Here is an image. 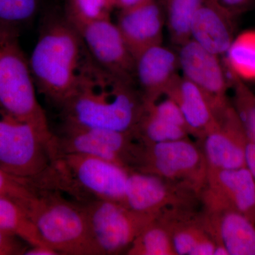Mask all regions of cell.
<instances>
[{"instance_id":"cell-22","label":"cell","mask_w":255,"mask_h":255,"mask_svg":"<svg viewBox=\"0 0 255 255\" xmlns=\"http://www.w3.org/2000/svg\"><path fill=\"white\" fill-rule=\"evenodd\" d=\"M41 5V0H0V30L19 36L36 18Z\"/></svg>"},{"instance_id":"cell-20","label":"cell","mask_w":255,"mask_h":255,"mask_svg":"<svg viewBox=\"0 0 255 255\" xmlns=\"http://www.w3.org/2000/svg\"><path fill=\"white\" fill-rule=\"evenodd\" d=\"M0 228L14 233L29 246H48L38 234L26 210L2 196H0Z\"/></svg>"},{"instance_id":"cell-18","label":"cell","mask_w":255,"mask_h":255,"mask_svg":"<svg viewBox=\"0 0 255 255\" xmlns=\"http://www.w3.org/2000/svg\"><path fill=\"white\" fill-rule=\"evenodd\" d=\"M217 213V243L229 255H255V223L234 210Z\"/></svg>"},{"instance_id":"cell-9","label":"cell","mask_w":255,"mask_h":255,"mask_svg":"<svg viewBox=\"0 0 255 255\" xmlns=\"http://www.w3.org/2000/svg\"><path fill=\"white\" fill-rule=\"evenodd\" d=\"M74 26L96 63L111 73L135 83L134 57L111 18Z\"/></svg>"},{"instance_id":"cell-27","label":"cell","mask_w":255,"mask_h":255,"mask_svg":"<svg viewBox=\"0 0 255 255\" xmlns=\"http://www.w3.org/2000/svg\"><path fill=\"white\" fill-rule=\"evenodd\" d=\"M35 195L36 191L28 183L0 169V196L17 203L25 209Z\"/></svg>"},{"instance_id":"cell-10","label":"cell","mask_w":255,"mask_h":255,"mask_svg":"<svg viewBox=\"0 0 255 255\" xmlns=\"http://www.w3.org/2000/svg\"><path fill=\"white\" fill-rule=\"evenodd\" d=\"M178 47V60L182 76L205 94L214 111L228 103L230 84L220 56L191 39Z\"/></svg>"},{"instance_id":"cell-6","label":"cell","mask_w":255,"mask_h":255,"mask_svg":"<svg viewBox=\"0 0 255 255\" xmlns=\"http://www.w3.org/2000/svg\"><path fill=\"white\" fill-rule=\"evenodd\" d=\"M18 35L0 30V107L52 135Z\"/></svg>"},{"instance_id":"cell-23","label":"cell","mask_w":255,"mask_h":255,"mask_svg":"<svg viewBox=\"0 0 255 255\" xmlns=\"http://www.w3.org/2000/svg\"><path fill=\"white\" fill-rule=\"evenodd\" d=\"M187 133L185 128L157 118L144 110L134 135L145 143L153 144L187 139Z\"/></svg>"},{"instance_id":"cell-32","label":"cell","mask_w":255,"mask_h":255,"mask_svg":"<svg viewBox=\"0 0 255 255\" xmlns=\"http://www.w3.org/2000/svg\"><path fill=\"white\" fill-rule=\"evenodd\" d=\"M59 253L53 248L43 246H29L23 255H58Z\"/></svg>"},{"instance_id":"cell-11","label":"cell","mask_w":255,"mask_h":255,"mask_svg":"<svg viewBox=\"0 0 255 255\" xmlns=\"http://www.w3.org/2000/svg\"><path fill=\"white\" fill-rule=\"evenodd\" d=\"M202 159L195 145L181 139L141 147L137 165L140 172L150 170L169 179H187L201 172Z\"/></svg>"},{"instance_id":"cell-14","label":"cell","mask_w":255,"mask_h":255,"mask_svg":"<svg viewBox=\"0 0 255 255\" xmlns=\"http://www.w3.org/2000/svg\"><path fill=\"white\" fill-rule=\"evenodd\" d=\"M116 24L134 58L147 48L162 44L164 17L157 0L121 10Z\"/></svg>"},{"instance_id":"cell-25","label":"cell","mask_w":255,"mask_h":255,"mask_svg":"<svg viewBox=\"0 0 255 255\" xmlns=\"http://www.w3.org/2000/svg\"><path fill=\"white\" fill-rule=\"evenodd\" d=\"M128 255H175L170 235L164 228L152 225L144 228L128 248Z\"/></svg>"},{"instance_id":"cell-33","label":"cell","mask_w":255,"mask_h":255,"mask_svg":"<svg viewBox=\"0 0 255 255\" xmlns=\"http://www.w3.org/2000/svg\"><path fill=\"white\" fill-rule=\"evenodd\" d=\"M114 9L124 10L130 9L137 5L145 2L147 0H112Z\"/></svg>"},{"instance_id":"cell-7","label":"cell","mask_w":255,"mask_h":255,"mask_svg":"<svg viewBox=\"0 0 255 255\" xmlns=\"http://www.w3.org/2000/svg\"><path fill=\"white\" fill-rule=\"evenodd\" d=\"M81 204L101 255L119 254L130 248L153 221L154 216L132 211L115 201L92 199Z\"/></svg>"},{"instance_id":"cell-34","label":"cell","mask_w":255,"mask_h":255,"mask_svg":"<svg viewBox=\"0 0 255 255\" xmlns=\"http://www.w3.org/2000/svg\"><path fill=\"white\" fill-rule=\"evenodd\" d=\"M214 255H229V253L226 248L219 243H217L215 248Z\"/></svg>"},{"instance_id":"cell-8","label":"cell","mask_w":255,"mask_h":255,"mask_svg":"<svg viewBox=\"0 0 255 255\" xmlns=\"http://www.w3.org/2000/svg\"><path fill=\"white\" fill-rule=\"evenodd\" d=\"M134 138L136 137L132 132L64 126L61 133L54 134L55 157L63 154H82L129 169L130 164H137L141 149L133 144Z\"/></svg>"},{"instance_id":"cell-12","label":"cell","mask_w":255,"mask_h":255,"mask_svg":"<svg viewBox=\"0 0 255 255\" xmlns=\"http://www.w3.org/2000/svg\"><path fill=\"white\" fill-rule=\"evenodd\" d=\"M209 204L219 211L234 210L255 223V181L247 167L209 169Z\"/></svg>"},{"instance_id":"cell-28","label":"cell","mask_w":255,"mask_h":255,"mask_svg":"<svg viewBox=\"0 0 255 255\" xmlns=\"http://www.w3.org/2000/svg\"><path fill=\"white\" fill-rule=\"evenodd\" d=\"M170 237L175 255H193L200 242L206 236L196 228L188 226L178 228Z\"/></svg>"},{"instance_id":"cell-13","label":"cell","mask_w":255,"mask_h":255,"mask_svg":"<svg viewBox=\"0 0 255 255\" xmlns=\"http://www.w3.org/2000/svg\"><path fill=\"white\" fill-rule=\"evenodd\" d=\"M179 69L177 53L162 44L147 48L134 58V81L145 105L165 95Z\"/></svg>"},{"instance_id":"cell-30","label":"cell","mask_w":255,"mask_h":255,"mask_svg":"<svg viewBox=\"0 0 255 255\" xmlns=\"http://www.w3.org/2000/svg\"><path fill=\"white\" fill-rule=\"evenodd\" d=\"M216 4L236 16L251 9L255 0H213Z\"/></svg>"},{"instance_id":"cell-21","label":"cell","mask_w":255,"mask_h":255,"mask_svg":"<svg viewBox=\"0 0 255 255\" xmlns=\"http://www.w3.org/2000/svg\"><path fill=\"white\" fill-rule=\"evenodd\" d=\"M205 0H164L171 41L179 46L190 39L191 20Z\"/></svg>"},{"instance_id":"cell-16","label":"cell","mask_w":255,"mask_h":255,"mask_svg":"<svg viewBox=\"0 0 255 255\" xmlns=\"http://www.w3.org/2000/svg\"><path fill=\"white\" fill-rule=\"evenodd\" d=\"M177 104L189 132L205 135L217 125L214 111L200 89L178 75L165 94Z\"/></svg>"},{"instance_id":"cell-26","label":"cell","mask_w":255,"mask_h":255,"mask_svg":"<svg viewBox=\"0 0 255 255\" xmlns=\"http://www.w3.org/2000/svg\"><path fill=\"white\" fill-rule=\"evenodd\" d=\"M112 0H66L64 14L74 26L111 18Z\"/></svg>"},{"instance_id":"cell-29","label":"cell","mask_w":255,"mask_h":255,"mask_svg":"<svg viewBox=\"0 0 255 255\" xmlns=\"http://www.w3.org/2000/svg\"><path fill=\"white\" fill-rule=\"evenodd\" d=\"M28 246L16 235L0 228V255H24Z\"/></svg>"},{"instance_id":"cell-4","label":"cell","mask_w":255,"mask_h":255,"mask_svg":"<svg viewBox=\"0 0 255 255\" xmlns=\"http://www.w3.org/2000/svg\"><path fill=\"white\" fill-rule=\"evenodd\" d=\"M35 190L25 210L47 246L59 255H101L81 203L60 191Z\"/></svg>"},{"instance_id":"cell-17","label":"cell","mask_w":255,"mask_h":255,"mask_svg":"<svg viewBox=\"0 0 255 255\" xmlns=\"http://www.w3.org/2000/svg\"><path fill=\"white\" fill-rule=\"evenodd\" d=\"M167 185L157 176L130 170L125 192V206L140 214L154 216L169 201Z\"/></svg>"},{"instance_id":"cell-3","label":"cell","mask_w":255,"mask_h":255,"mask_svg":"<svg viewBox=\"0 0 255 255\" xmlns=\"http://www.w3.org/2000/svg\"><path fill=\"white\" fill-rule=\"evenodd\" d=\"M129 172L98 157L63 154L55 157L42 183L46 189L67 193L79 203L105 199L125 206Z\"/></svg>"},{"instance_id":"cell-31","label":"cell","mask_w":255,"mask_h":255,"mask_svg":"<svg viewBox=\"0 0 255 255\" xmlns=\"http://www.w3.org/2000/svg\"><path fill=\"white\" fill-rule=\"evenodd\" d=\"M246 166L255 181V142L247 140L246 144Z\"/></svg>"},{"instance_id":"cell-35","label":"cell","mask_w":255,"mask_h":255,"mask_svg":"<svg viewBox=\"0 0 255 255\" xmlns=\"http://www.w3.org/2000/svg\"><path fill=\"white\" fill-rule=\"evenodd\" d=\"M161 1H162V2H164V0H160Z\"/></svg>"},{"instance_id":"cell-24","label":"cell","mask_w":255,"mask_h":255,"mask_svg":"<svg viewBox=\"0 0 255 255\" xmlns=\"http://www.w3.org/2000/svg\"><path fill=\"white\" fill-rule=\"evenodd\" d=\"M233 91V106L237 113L248 140L255 142V92L246 82L227 73Z\"/></svg>"},{"instance_id":"cell-1","label":"cell","mask_w":255,"mask_h":255,"mask_svg":"<svg viewBox=\"0 0 255 255\" xmlns=\"http://www.w3.org/2000/svg\"><path fill=\"white\" fill-rule=\"evenodd\" d=\"M59 109L64 126L134 133L145 102L135 83L102 68L87 50L73 92Z\"/></svg>"},{"instance_id":"cell-15","label":"cell","mask_w":255,"mask_h":255,"mask_svg":"<svg viewBox=\"0 0 255 255\" xmlns=\"http://www.w3.org/2000/svg\"><path fill=\"white\" fill-rule=\"evenodd\" d=\"M236 16L213 0H205L191 20L190 39L214 54H226L235 38Z\"/></svg>"},{"instance_id":"cell-19","label":"cell","mask_w":255,"mask_h":255,"mask_svg":"<svg viewBox=\"0 0 255 255\" xmlns=\"http://www.w3.org/2000/svg\"><path fill=\"white\" fill-rule=\"evenodd\" d=\"M225 56L228 73L246 83L255 82V29L235 36Z\"/></svg>"},{"instance_id":"cell-2","label":"cell","mask_w":255,"mask_h":255,"mask_svg":"<svg viewBox=\"0 0 255 255\" xmlns=\"http://www.w3.org/2000/svg\"><path fill=\"white\" fill-rule=\"evenodd\" d=\"M86 52L64 11L47 13L28 59L37 92L60 108L73 92Z\"/></svg>"},{"instance_id":"cell-5","label":"cell","mask_w":255,"mask_h":255,"mask_svg":"<svg viewBox=\"0 0 255 255\" xmlns=\"http://www.w3.org/2000/svg\"><path fill=\"white\" fill-rule=\"evenodd\" d=\"M54 159V134L0 107V169L28 184L44 173Z\"/></svg>"}]
</instances>
